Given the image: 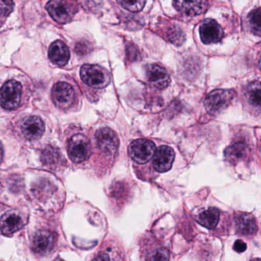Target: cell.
Instances as JSON below:
<instances>
[{
  "label": "cell",
  "instance_id": "f546056e",
  "mask_svg": "<svg viewBox=\"0 0 261 261\" xmlns=\"http://www.w3.org/2000/svg\"><path fill=\"white\" fill-rule=\"evenodd\" d=\"M250 261H261V259H252V260Z\"/></svg>",
  "mask_w": 261,
  "mask_h": 261
},
{
  "label": "cell",
  "instance_id": "5b68a950",
  "mask_svg": "<svg viewBox=\"0 0 261 261\" xmlns=\"http://www.w3.org/2000/svg\"><path fill=\"white\" fill-rule=\"evenodd\" d=\"M155 151L153 142L146 139L134 140L129 144L128 149L129 156L139 164H145L153 158Z\"/></svg>",
  "mask_w": 261,
  "mask_h": 261
},
{
  "label": "cell",
  "instance_id": "44dd1931",
  "mask_svg": "<svg viewBox=\"0 0 261 261\" xmlns=\"http://www.w3.org/2000/svg\"><path fill=\"white\" fill-rule=\"evenodd\" d=\"M247 23L252 33L261 36V7L253 10L247 16Z\"/></svg>",
  "mask_w": 261,
  "mask_h": 261
},
{
  "label": "cell",
  "instance_id": "d4e9b609",
  "mask_svg": "<svg viewBox=\"0 0 261 261\" xmlns=\"http://www.w3.org/2000/svg\"><path fill=\"white\" fill-rule=\"evenodd\" d=\"M13 6L14 4L12 1H0V13H1V17H6L8 16L13 10Z\"/></svg>",
  "mask_w": 261,
  "mask_h": 261
},
{
  "label": "cell",
  "instance_id": "7c38bea8",
  "mask_svg": "<svg viewBox=\"0 0 261 261\" xmlns=\"http://www.w3.org/2000/svg\"><path fill=\"white\" fill-rule=\"evenodd\" d=\"M148 82L159 89H165L170 83V77L166 70L160 65H146L145 68Z\"/></svg>",
  "mask_w": 261,
  "mask_h": 261
},
{
  "label": "cell",
  "instance_id": "6da1fadb",
  "mask_svg": "<svg viewBox=\"0 0 261 261\" xmlns=\"http://www.w3.org/2000/svg\"><path fill=\"white\" fill-rule=\"evenodd\" d=\"M82 81L91 88L102 89L111 82L109 71L97 65H85L81 68Z\"/></svg>",
  "mask_w": 261,
  "mask_h": 261
},
{
  "label": "cell",
  "instance_id": "603a6c76",
  "mask_svg": "<svg viewBox=\"0 0 261 261\" xmlns=\"http://www.w3.org/2000/svg\"><path fill=\"white\" fill-rule=\"evenodd\" d=\"M146 261H169V252L167 249L157 248L148 255Z\"/></svg>",
  "mask_w": 261,
  "mask_h": 261
},
{
  "label": "cell",
  "instance_id": "4fadbf2b",
  "mask_svg": "<svg viewBox=\"0 0 261 261\" xmlns=\"http://www.w3.org/2000/svg\"><path fill=\"white\" fill-rule=\"evenodd\" d=\"M175 159V152L172 148L162 146L156 149L152 159L154 169L160 172L169 171L172 168Z\"/></svg>",
  "mask_w": 261,
  "mask_h": 261
},
{
  "label": "cell",
  "instance_id": "9a60e30c",
  "mask_svg": "<svg viewBox=\"0 0 261 261\" xmlns=\"http://www.w3.org/2000/svg\"><path fill=\"white\" fill-rule=\"evenodd\" d=\"M48 58L58 66H65L70 59L69 49L62 41L57 40L50 45Z\"/></svg>",
  "mask_w": 261,
  "mask_h": 261
},
{
  "label": "cell",
  "instance_id": "484cf974",
  "mask_svg": "<svg viewBox=\"0 0 261 261\" xmlns=\"http://www.w3.org/2000/svg\"><path fill=\"white\" fill-rule=\"evenodd\" d=\"M126 53H127L128 58H129L130 61L137 60V59H139V57H140L138 51L136 49L134 45H128L127 48H126Z\"/></svg>",
  "mask_w": 261,
  "mask_h": 261
},
{
  "label": "cell",
  "instance_id": "277c9868",
  "mask_svg": "<svg viewBox=\"0 0 261 261\" xmlns=\"http://www.w3.org/2000/svg\"><path fill=\"white\" fill-rule=\"evenodd\" d=\"M233 97L234 93L231 90H215L209 93L205 97L206 109L211 114H218L230 105Z\"/></svg>",
  "mask_w": 261,
  "mask_h": 261
},
{
  "label": "cell",
  "instance_id": "cb8c5ba5",
  "mask_svg": "<svg viewBox=\"0 0 261 261\" xmlns=\"http://www.w3.org/2000/svg\"><path fill=\"white\" fill-rule=\"evenodd\" d=\"M117 4H120L123 8L126 9L131 12L141 11L144 7L146 2L145 1H117Z\"/></svg>",
  "mask_w": 261,
  "mask_h": 261
},
{
  "label": "cell",
  "instance_id": "4316f807",
  "mask_svg": "<svg viewBox=\"0 0 261 261\" xmlns=\"http://www.w3.org/2000/svg\"><path fill=\"white\" fill-rule=\"evenodd\" d=\"M247 249V244L242 240H238L233 244V250L238 253H242Z\"/></svg>",
  "mask_w": 261,
  "mask_h": 261
},
{
  "label": "cell",
  "instance_id": "2e32d148",
  "mask_svg": "<svg viewBox=\"0 0 261 261\" xmlns=\"http://www.w3.org/2000/svg\"><path fill=\"white\" fill-rule=\"evenodd\" d=\"M234 221L237 230L241 234L248 236L257 231L256 219L250 214L238 213L235 216Z\"/></svg>",
  "mask_w": 261,
  "mask_h": 261
},
{
  "label": "cell",
  "instance_id": "5bb4252c",
  "mask_svg": "<svg viewBox=\"0 0 261 261\" xmlns=\"http://www.w3.org/2000/svg\"><path fill=\"white\" fill-rule=\"evenodd\" d=\"M22 131L27 140L35 141L39 140L45 132V124L40 117L33 116L24 120Z\"/></svg>",
  "mask_w": 261,
  "mask_h": 261
},
{
  "label": "cell",
  "instance_id": "8fae6325",
  "mask_svg": "<svg viewBox=\"0 0 261 261\" xmlns=\"http://www.w3.org/2000/svg\"><path fill=\"white\" fill-rule=\"evenodd\" d=\"M200 36L204 44L218 43L224 36L221 25L214 19H206L200 27Z\"/></svg>",
  "mask_w": 261,
  "mask_h": 261
},
{
  "label": "cell",
  "instance_id": "ffe728a7",
  "mask_svg": "<svg viewBox=\"0 0 261 261\" xmlns=\"http://www.w3.org/2000/svg\"><path fill=\"white\" fill-rule=\"evenodd\" d=\"M248 152V148L242 142H238L226 149L225 157L230 163H235L245 158Z\"/></svg>",
  "mask_w": 261,
  "mask_h": 261
},
{
  "label": "cell",
  "instance_id": "52a82bcc",
  "mask_svg": "<svg viewBox=\"0 0 261 261\" xmlns=\"http://www.w3.org/2000/svg\"><path fill=\"white\" fill-rule=\"evenodd\" d=\"M53 100L59 109L66 110L72 106L75 98L74 88L65 82H58L53 88Z\"/></svg>",
  "mask_w": 261,
  "mask_h": 261
},
{
  "label": "cell",
  "instance_id": "7402d4cb",
  "mask_svg": "<svg viewBox=\"0 0 261 261\" xmlns=\"http://www.w3.org/2000/svg\"><path fill=\"white\" fill-rule=\"evenodd\" d=\"M59 151L54 146H47L42 152V163L46 166H53L57 163L59 159Z\"/></svg>",
  "mask_w": 261,
  "mask_h": 261
},
{
  "label": "cell",
  "instance_id": "4dcf8cb0",
  "mask_svg": "<svg viewBox=\"0 0 261 261\" xmlns=\"http://www.w3.org/2000/svg\"><path fill=\"white\" fill-rule=\"evenodd\" d=\"M54 261H64L62 260V259H59V258H58V259H55Z\"/></svg>",
  "mask_w": 261,
  "mask_h": 261
},
{
  "label": "cell",
  "instance_id": "f1b7e54d",
  "mask_svg": "<svg viewBox=\"0 0 261 261\" xmlns=\"http://www.w3.org/2000/svg\"><path fill=\"white\" fill-rule=\"evenodd\" d=\"M259 69L261 70V58H260V59H259Z\"/></svg>",
  "mask_w": 261,
  "mask_h": 261
},
{
  "label": "cell",
  "instance_id": "d6986e66",
  "mask_svg": "<svg viewBox=\"0 0 261 261\" xmlns=\"http://www.w3.org/2000/svg\"><path fill=\"white\" fill-rule=\"evenodd\" d=\"M247 101L256 110H261V82H253L246 89Z\"/></svg>",
  "mask_w": 261,
  "mask_h": 261
},
{
  "label": "cell",
  "instance_id": "e0dca14e",
  "mask_svg": "<svg viewBox=\"0 0 261 261\" xmlns=\"http://www.w3.org/2000/svg\"><path fill=\"white\" fill-rule=\"evenodd\" d=\"M174 7L186 16H198L207 10V3L204 1H175Z\"/></svg>",
  "mask_w": 261,
  "mask_h": 261
},
{
  "label": "cell",
  "instance_id": "3957f363",
  "mask_svg": "<svg viewBox=\"0 0 261 261\" xmlns=\"http://www.w3.org/2000/svg\"><path fill=\"white\" fill-rule=\"evenodd\" d=\"M68 153L71 161L80 163L89 158L91 153L89 140L82 134H76L68 142Z\"/></svg>",
  "mask_w": 261,
  "mask_h": 261
},
{
  "label": "cell",
  "instance_id": "83f0119b",
  "mask_svg": "<svg viewBox=\"0 0 261 261\" xmlns=\"http://www.w3.org/2000/svg\"><path fill=\"white\" fill-rule=\"evenodd\" d=\"M92 261H110V258L107 253H100L97 255Z\"/></svg>",
  "mask_w": 261,
  "mask_h": 261
},
{
  "label": "cell",
  "instance_id": "7a4b0ae2",
  "mask_svg": "<svg viewBox=\"0 0 261 261\" xmlns=\"http://www.w3.org/2000/svg\"><path fill=\"white\" fill-rule=\"evenodd\" d=\"M50 16L61 24L70 22L77 12V6L75 3L62 1V0H53L46 5Z\"/></svg>",
  "mask_w": 261,
  "mask_h": 261
},
{
  "label": "cell",
  "instance_id": "9c48e42d",
  "mask_svg": "<svg viewBox=\"0 0 261 261\" xmlns=\"http://www.w3.org/2000/svg\"><path fill=\"white\" fill-rule=\"evenodd\" d=\"M56 244L54 233L46 230L36 232L32 238L31 247L37 254L44 256L51 252Z\"/></svg>",
  "mask_w": 261,
  "mask_h": 261
},
{
  "label": "cell",
  "instance_id": "ac0fdd59",
  "mask_svg": "<svg viewBox=\"0 0 261 261\" xmlns=\"http://www.w3.org/2000/svg\"><path fill=\"white\" fill-rule=\"evenodd\" d=\"M220 218V211L216 207H209L198 215V221L206 228L215 229Z\"/></svg>",
  "mask_w": 261,
  "mask_h": 261
},
{
  "label": "cell",
  "instance_id": "8992f818",
  "mask_svg": "<svg viewBox=\"0 0 261 261\" xmlns=\"http://www.w3.org/2000/svg\"><path fill=\"white\" fill-rule=\"evenodd\" d=\"M22 87L15 80L4 84L1 89L0 100L4 109L14 110L19 106L22 97Z\"/></svg>",
  "mask_w": 261,
  "mask_h": 261
},
{
  "label": "cell",
  "instance_id": "30bf717a",
  "mask_svg": "<svg viewBox=\"0 0 261 261\" xmlns=\"http://www.w3.org/2000/svg\"><path fill=\"white\" fill-rule=\"evenodd\" d=\"M27 221L25 216L18 211L6 212L1 218V230L4 235H11L24 227Z\"/></svg>",
  "mask_w": 261,
  "mask_h": 261
},
{
  "label": "cell",
  "instance_id": "ba28073f",
  "mask_svg": "<svg viewBox=\"0 0 261 261\" xmlns=\"http://www.w3.org/2000/svg\"><path fill=\"white\" fill-rule=\"evenodd\" d=\"M95 138L99 149L105 153L113 155L118 149L120 144L118 137L117 134L110 128H101L97 130Z\"/></svg>",
  "mask_w": 261,
  "mask_h": 261
}]
</instances>
